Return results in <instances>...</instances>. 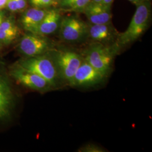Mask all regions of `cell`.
<instances>
[{"instance_id":"cell-11","label":"cell","mask_w":152,"mask_h":152,"mask_svg":"<svg viewBox=\"0 0 152 152\" xmlns=\"http://www.w3.org/2000/svg\"><path fill=\"white\" fill-rule=\"evenodd\" d=\"M20 34L21 29L14 14L7 15L0 25V50L13 44Z\"/></svg>"},{"instance_id":"cell-4","label":"cell","mask_w":152,"mask_h":152,"mask_svg":"<svg viewBox=\"0 0 152 152\" xmlns=\"http://www.w3.org/2000/svg\"><path fill=\"white\" fill-rule=\"evenodd\" d=\"M121 50L117 42L104 45L91 42L81 54L84 60L107 77L112 70L114 58Z\"/></svg>"},{"instance_id":"cell-17","label":"cell","mask_w":152,"mask_h":152,"mask_svg":"<svg viewBox=\"0 0 152 152\" xmlns=\"http://www.w3.org/2000/svg\"><path fill=\"white\" fill-rule=\"evenodd\" d=\"M31 7L40 9H49L57 7L58 3L55 0H28Z\"/></svg>"},{"instance_id":"cell-9","label":"cell","mask_w":152,"mask_h":152,"mask_svg":"<svg viewBox=\"0 0 152 152\" xmlns=\"http://www.w3.org/2000/svg\"><path fill=\"white\" fill-rule=\"evenodd\" d=\"M106 78V76L83 59L69 86L77 87H93L103 82Z\"/></svg>"},{"instance_id":"cell-20","label":"cell","mask_w":152,"mask_h":152,"mask_svg":"<svg viewBox=\"0 0 152 152\" xmlns=\"http://www.w3.org/2000/svg\"><path fill=\"white\" fill-rule=\"evenodd\" d=\"M8 1L9 0H0V10L5 9Z\"/></svg>"},{"instance_id":"cell-3","label":"cell","mask_w":152,"mask_h":152,"mask_svg":"<svg viewBox=\"0 0 152 152\" xmlns=\"http://www.w3.org/2000/svg\"><path fill=\"white\" fill-rule=\"evenodd\" d=\"M152 0H144L136 6L130 23L124 32L120 33L117 43L120 49L133 43L141 37L150 25Z\"/></svg>"},{"instance_id":"cell-19","label":"cell","mask_w":152,"mask_h":152,"mask_svg":"<svg viewBox=\"0 0 152 152\" xmlns=\"http://www.w3.org/2000/svg\"><path fill=\"white\" fill-rule=\"evenodd\" d=\"M7 10L6 9L0 10V25L5 18L6 16H7Z\"/></svg>"},{"instance_id":"cell-23","label":"cell","mask_w":152,"mask_h":152,"mask_svg":"<svg viewBox=\"0 0 152 152\" xmlns=\"http://www.w3.org/2000/svg\"><path fill=\"white\" fill-rule=\"evenodd\" d=\"M102 0H91V2L94 3H102Z\"/></svg>"},{"instance_id":"cell-13","label":"cell","mask_w":152,"mask_h":152,"mask_svg":"<svg viewBox=\"0 0 152 152\" xmlns=\"http://www.w3.org/2000/svg\"><path fill=\"white\" fill-rule=\"evenodd\" d=\"M112 5L102 3L90 2L83 11L86 16L88 23L93 24H101L112 22Z\"/></svg>"},{"instance_id":"cell-8","label":"cell","mask_w":152,"mask_h":152,"mask_svg":"<svg viewBox=\"0 0 152 152\" xmlns=\"http://www.w3.org/2000/svg\"><path fill=\"white\" fill-rule=\"evenodd\" d=\"M8 68L14 81L23 87L40 93L55 90L48 82L34 73L14 64L9 66Z\"/></svg>"},{"instance_id":"cell-15","label":"cell","mask_w":152,"mask_h":152,"mask_svg":"<svg viewBox=\"0 0 152 152\" xmlns=\"http://www.w3.org/2000/svg\"><path fill=\"white\" fill-rule=\"evenodd\" d=\"M91 0H61L58 7L63 12L82 13Z\"/></svg>"},{"instance_id":"cell-18","label":"cell","mask_w":152,"mask_h":152,"mask_svg":"<svg viewBox=\"0 0 152 152\" xmlns=\"http://www.w3.org/2000/svg\"><path fill=\"white\" fill-rule=\"evenodd\" d=\"M79 152H105V149L95 144H88L82 146L77 151Z\"/></svg>"},{"instance_id":"cell-10","label":"cell","mask_w":152,"mask_h":152,"mask_svg":"<svg viewBox=\"0 0 152 152\" xmlns=\"http://www.w3.org/2000/svg\"><path fill=\"white\" fill-rule=\"evenodd\" d=\"M119 34L112 22L101 24L88 23L87 39H90L91 42L112 45L117 42Z\"/></svg>"},{"instance_id":"cell-21","label":"cell","mask_w":152,"mask_h":152,"mask_svg":"<svg viewBox=\"0 0 152 152\" xmlns=\"http://www.w3.org/2000/svg\"><path fill=\"white\" fill-rule=\"evenodd\" d=\"M114 0H102V4L107 5H112Z\"/></svg>"},{"instance_id":"cell-2","label":"cell","mask_w":152,"mask_h":152,"mask_svg":"<svg viewBox=\"0 0 152 152\" xmlns=\"http://www.w3.org/2000/svg\"><path fill=\"white\" fill-rule=\"evenodd\" d=\"M13 64L41 76L54 90L60 88L64 85L50 51L36 56L22 57Z\"/></svg>"},{"instance_id":"cell-5","label":"cell","mask_w":152,"mask_h":152,"mask_svg":"<svg viewBox=\"0 0 152 152\" xmlns=\"http://www.w3.org/2000/svg\"><path fill=\"white\" fill-rule=\"evenodd\" d=\"M64 85H69L83 58L81 53L67 48H56L50 51Z\"/></svg>"},{"instance_id":"cell-14","label":"cell","mask_w":152,"mask_h":152,"mask_svg":"<svg viewBox=\"0 0 152 152\" xmlns=\"http://www.w3.org/2000/svg\"><path fill=\"white\" fill-rule=\"evenodd\" d=\"M50 9V8H49ZM49 9H40L31 7L22 12L19 24L26 32L33 33L43 20Z\"/></svg>"},{"instance_id":"cell-24","label":"cell","mask_w":152,"mask_h":152,"mask_svg":"<svg viewBox=\"0 0 152 152\" xmlns=\"http://www.w3.org/2000/svg\"><path fill=\"white\" fill-rule=\"evenodd\" d=\"M55 1H56L58 3H59V1H61V0H55Z\"/></svg>"},{"instance_id":"cell-1","label":"cell","mask_w":152,"mask_h":152,"mask_svg":"<svg viewBox=\"0 0 152 152\" xmlns=\"http://www.w3.org/2000/svg\"><path fill=\"white\" fill-rule=\"evenodd\" d=\"M21 98L8 67L0 59V132L14 125L18 117Z\"/></svg>"},{"instance_id":"cell-6","label":"cell","mask_w":152,"mask_h":152,"mask_svg":"<svg viewBox=\"0 0 152 152\" xmlns=\"http://www.w3.org/2000/svg\"><path fill=\"white\" fill-rule=\"evenodd\" d=\"M56 46L54 42L48 36L26 32L19 38L16 48L22 57H33L45 54Z\"/></svg>"},{"instance_id":"cell-12","label":"cell","mask_w":152,"mask_h":152,"mask_svg":"<svg viewBox=\"0 0 152 152\" xmlns=\"http://www.w3.org/2000/svg\"><path fill=\"white\" fill-rule=\"evenodd\" d=\"M61 12L62 11L58 7L50 8L43 20L33 33L48 36L58 32L63 16Z\"/></svg>"},{"instance_id":"cell-22","label":"cell","mask_w":152,"mask_h":152,"mask_svg":"<svg viewBox=\"0 0 152 152\" xmlns=\"http://www.w3.org/2000/svg\"><path fill=\"white\" fill-rule=\"evenodd\" d=\"M130 2L132 3L133 4H134L135 5L137 6L139 5L140 4H141V2H142L144 0H128Z\"/></svg>"},{"instance_id":"cell-7","label":"cell","mask_w":152,"mask_h":152,"mask_svg":"<svg viewBox=\"0 0 152 152\" xmlns=\"http://www.w3.org/2000/svg\"><path fill=\"white\" fill-rule=\"evenodd\" d=\"M59 38L68 44H79L87 39L88 23L77 15L63 16L58 31Z\"/></svg>"},{"instance_id":"cell-16","label":"cell","mask_w":152,"mask_h":152,"mask_svg":"<svg viewBox=\"0 0 152 152\" xmlns=\"http://www.w3.org/2000/svg\"><path fill=\"white\" fill-rule=\"evenodd\" d=\"M28 0H9L5 9L11 14L22 12L27 9Z\"/></svg>"}]
</instances>
